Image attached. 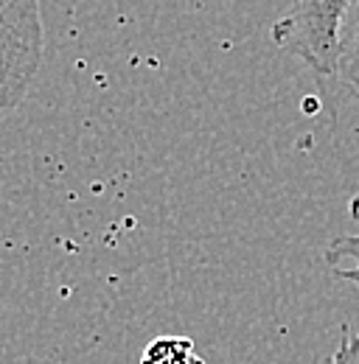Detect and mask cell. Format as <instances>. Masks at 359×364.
Listing matches in <instances>:
<instances>
[{
    "label": "cell",
    "instance_id": "obj_1",
    "mask_svg": "<svg viewBox=\"0 0 359 364\" xmlns=\"http://www.w3.org/2000/svg\"><path fill=\"white\" fill-rule=\"evenodd\" d=\"M354 0H289L272 23L269 37L275 48L301 59L320 76H337L340 31Z\"/></svg>",
    "mask_w": 359,
    "mask_h": 364
},
{
    "label": "cell",
    "instance_id": "obj_3",
    "mask_svg": "<svg viewBox=\"0 0 359 364\" xmlns=\"http://www.w3.org/2000/svg\"><path fill=\"white\" fill-rule=\"evenodd\" d=\"M337 76L351 87L354 95H359V0H354L343 31H340V65Z\"/></svg>",
    "mask_w": 359,
    "mask_h": 364
},
{
    "label": "cell",
    "instance_id": "obj_5",
    "mask_svg": "<svg viewBox=\"0 0 359 364\" xmlns=\"http://www.w3.org/2000/svg\"><path fill=\"white\" fill-rule=\"evenodd\" d=\"M326 264L331 267V272L343 280H351L359 286V232L354 235H337L328 247H326Z\"/></svg>",
    "mask_w": 359,
    "mask_h": 364
},
{
    "label": "cell",
    "instance_id": "obj_6",
    "mask_svg": "<svg viewBox=\"0 0 359 364\" xmlns=\"http://www.w3.org/2000/svg\"><path fill=\"white\" fill-rule=\"evenodd\" d=\"M323 364H359V333L343 331L340 345L334 348V353Z\"/></svg>",
    "mask_w": 359,
    "mask_h": 364
},
{
    "label": "cell",
    "instance_id": "obj_2",
    "mask_svg": "<svg viewBox=\"0 0 359 364\" xmlns=\"http://www.w3.org/2000/svg\"><path fill=\"white\" fill-rule=\"evenodd\" d=\"M45 53L37 0H0V115L17 109L34 85Z\"/></svg>",
    "mask_w": 359,
    "mask_h": 364
},
{
    "label": "cell",
    "instance_id": "obj_4",
    "mask_svg": "<svg viewBox=\"0 0 359 364\" xmlns=\"http://www.w3.org/2000/svg\"><path fill=\"white\" fill-rule=\"evenodd\" d=\"M137 364H205L188 336H157L146 345Z\"/></svg>",
    "mask_w": 359,
    "mask_h": 364
}]
</instances>
